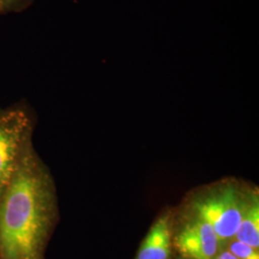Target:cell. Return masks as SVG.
Returning a JSON list of instances; mask_svg holds the SVG:
<instances>
[{"instance_id": "1", "label": "cell", "mask_w": 259, "mask_h": 259, "mask_svg": "<svg viewBox=\"0 0 259 259\" xmlns=\"http://www.w3.org/2000/svg\"><path fill=\"white\" fill-rule=\"evenodd\" d=\"M50 193L34 161H19L0 199V259H41L51 221Z\"/></svg>"}, {"instance_id": "2", "label": "cell", "mask_w": 259, "mask_h": 259, "mask_svg": "<svg viewBox=\"0 0 259 259\" xmlns=\"http://www.w3.org/2000/svg\"><path fill=\"white\" fill-rule=\"evenodd\" d=\"M246 201L236 187L229 185L199 199L194 209L198 218L212 227L219 244H224L235 236Z\"/></svg>"}, {"instance_id": "3", "label": "cell", "mask_w": 259, "mask_h": 259, "mask_svg": "<svg viewBox=\"0 0 259 259\" xmlns=\"http://www.w3.org/2000/svg\"><path fill=\"white\" fill-rule=\"evenodd\" d=\"M175 246L186 259H214L219 241L212 227L196 217L179 232Z\"/></svg>"}, {"instance_id": "4", "label": "cell", "mask_w": 259, "mask_h": 259, "mask_svg": "<svg viewBox=\"0 0 259 259\" xmlns=\"http://www.w3.org/2000/svg\"><path fill=\"white\" fill-rule=\"evenodd\" d=\"M25 126L23 117L16 114L0 119V189L9 184L19 166Z\"/></svg>"}, {"instance_id": "5", "label": "cell", "mask_w": 259, "mask_h": 259, "mask_svg": "<svg viewBox=\"0 0 259 259\" xmlns=\"http://www.w3.org/2000/svg\"><path fill=\"white\" fill-rule=\"evenodd\" d=\"M171 230L168 215L159 217L141 243L137 259H169Z\"/></svg>"}, {"instance_id": "6", "label": "cell", "mask_w": 259, "mask_h": 259, "mask_svg": "<svg viewBox=\"0 0 259 259\" xmlns=\"http://www.w3.org/2000/svg\"><path fill=\"white\" fill-rule=\"evenodd\" d=\"M234 237L236 240L258 250L259 201L256 195L247 197L240 224Z\"/></svg>"}, {"instance_id": "7", "label": "cell", "mask_w": 259, "mask_h": 259, "mask_svg": "<svg viewBox=\"0 0 259 259\" xmlns=\"http://www.w3.org/2000/svg\"><path fill=\"white\" fill-rule=\"evenodd\" d=\"M229 250L237 259H259L258 250L239 241L232 242Z\"/></svg>"}, {"instance_id": "8", "label": "cell", "mask_w": 259, "mask_h": 259, "mask_svg": "<svg viewBox=\"0 0 259 259\" xmlns=\"http://www.w3.org/2000/svg\"><path fill=\"white\" fill-rule=\"evenodd\" d=\"M215 259H237L230 250H225L221 252Z\"/></svg>"}, {"instance_id": "9", "label": "cell", "mask_w": 259, "mask_h": 259, "mask_svg": "<svg viewBox=\"0 0 259 259\" xmlns=\"http://www.w3.org/2000/svg\"><path fill=\"white\" fill-rule=\"evenodd\" d=\"M2 1H3V0H0V4H1V3H2Z\"/></svg>"}]
</instances>
